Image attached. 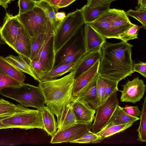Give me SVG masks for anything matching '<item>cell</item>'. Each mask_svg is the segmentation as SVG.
Wrapping results in <instances>:
<instances>
[{
    "label": "cell",
    "mask_w": 146,
    "mask_h": 146,
    "mask_svg": "<svg viewBox=\"0 0 146 146\" xmlns=\"http://www.w3.org/2000/svg\"><path fill=\"white\" fill-rule=\"evenodd\" d=\"M133 45L127 42L111 43L106 41L101 49L99 75L119 82L134 72L131 58Z\"/></svg>",
    "instance_id": "obj_1"
},
{
    "label": "cell",
    "mask_w": 146,
    "mask_h": 146,
    "mask_svg": "<svg viewBox=\"0 0 146 146\" xmlns=\"http://www.w3.org/2000/svg\"><path fill=\"white\" fill-rule=\"evenodd\" d=\"M74 75V70L60 78L39 82L38 86L44 96L45 104L57 119L63 108L73 98Z\"/></svg>",
    "instance_id": "obj_2"
},
{
    "label": "cell",
    "mask_w": 146,
    "mask_h": 146,
    "mask_svg": "<svg viewBox=\"0 0 146 146\" xmlns=\"http://www.w3.org/2000/svg\"><path fill=\"white\" fill-rule=\"evenodd\" d=\"M87 52L82 26L56 53L53 69L62 65L79 61Z\"/></svg>",
    "instance_id": "obj_3"
},
{
    "label": "cell",
    "mask_w": 146,
    "mask_h": 146,
    "mask_svg": "<svg viewBox=\"0 0 146 146\" xmlns=\"http://www.w3.org/2000/svg\"><path fill=\"white\" fill-rule=\"evenodd\" d=\"M0 94L16 101L26 107H32L41 110L45 106V98L38 86L24 83L19 88L3 89Z\"/></svg>",
    "instance_id": "obj_4"
},
{
    "label": "cell",
    "mask_w": 146,
    "mask_h": 146,
    "mask_svg": "<svg viewBox=\"0 0 146 146\" xmlns=\"http://www.w3.org/2000/svg\"><path fill=\"white\" fill-rule=\"evenodd\" d=\"M17 16L30 38L41 33H55L46 13L37 5L31 10Z\"/></svg>",
    "instance_id": "obj_5"
},
{
    "label": "cell",
    "mask_w": 146,
    "mask_h": 146,
    "mask_svg": "<svg viewBox=\"0 0 146 146\" xmlns=\"http://www.w3.org/2000/svg\"><path fill=\"white\" fill-rule=\"evenodd\" d=\"M84 24L81 9H77L67 14L54 35V50L55 55Z\"/></svg>",
    "instance_id": "obj_6"
},
{
    "label": "cell",
    "mask_w": 146,
    "mask_h": 146,
    "mask_svg": "<svg viewBox=\"0 0 146 146\" xmlns=\"http://www.w3.org/2000/svg\"><path fill=\"white\" fill-rule=\"evenodd\" d=\"M1 119L3 123L9 128L44 129L41 111L38 109H29L28 110L3 116Z\"/></svg>",
    "instance_id": "obj_7"
},
{
    "label": "cell",
    "mask_w": 146,
    "mask_h": 146,
    "mask_svg": "<svg viewBox=\"0 0 146 146\" xmlns=\"http://www.w3.org/2000/svg\"><path fill=\"white\" fill-rule=\"evenodd\" d=\"M117 92H114L109 96L96 109V115L91 126L93 132L97 133L104 128L108 123L119 104Z\"/></svg>",
    "instance_id": "obj_8"
},
{
    "label": "cell",
    "mask_w": 146,
    "mask_h": 146,
    "mask_svg": "<svg viewBox=\"0 0 146 146\" xmlns=\"http://www.w3.org/2000/svg\"><path fill=\"white\" fill-rule=\"evenodd\" d=\"M92 122L89 123H77L63 130L56 132L52 137L51 144L71 143L78 139L90 131Z\"/></svg>",
    "instance_id": "obj_9"
},
{
    "label": "cell",
    "mask_w": 146,
    "mask_h": 146,
    "mask_svg": "<svg viewBox=\"0 0 146 146\" xmlns=\"http://www.w3.org/2000/svg\"><path fill=\"white\" fill-rule=\"evenodd\" d=\"M104 14L111 26L114 38L119 39V35L133 24L123 10L110 9Z\"/></svg>",
    "instance_id": "obj_10"
},
{
    "label": "cell",
    "mask_w": 146,
    "mask_h": 146,
    "mask_svg": "<svg viewBox=\"0 0 146 146\" xmlns=\"http://www.w3.org/2000/svg\"><path fill=\"white\" fill-rule=\"evenodd\" d=\"M123 86V90L120 91V101L122 102L135 104L140 100L145 91L146 85L139 77L128 81Z\"/></svg>",
    "instance_id": "obj_11"
},
{
    "label": "cell",
    "mask_w": 146,
    "mask_h": 146,
    "mask_svg": "<svg viewBox=\"0 0 146 146\" xmlns=\"http://www.w3.org/2000/svg\"><path fill=\"white\" fill-rule=\"evenodd\" d=\"M0 34L6 44L9 46L15 42L19 31L23 25L17 16L6 13Z\"/></svg>",
    "instance_id": "obj_12"
},
{
    "label": "cell",
    "mask_w": 146,
    "mask_h": 146,
    "mask_svg": "<svg viewBox=\"0 0 146 146\" xmlns=\"http://www.w3.org/2000/svg\"><path fill=\"white\" fill-rule=\"evenodd\" d=\"M55 34H49L38 54L33 60H37L42 64L47 72L52 69L55 54L54 50V40Z\"/></svg>",
    "instance_id": "obj_13"
},
{
    "label": "cell",
    "mask_w": 146,
    "mask_h": 146,
    "mask_svg": "<svg viewBox=\"0 0 146 146\" xmlns=\"http://www.w3.org/2000/svg\"><path fill=\"white\" fill-rule=\"evenodd\" d=\"M84 39L87 52H94L101 50L106 41V38L89 23L84 24Z\"/></svg>",
    "instance_id": "obj_14"
},
{
    "label": "cell",
    "mask_w": 146,
    "mask_h": 146,
    "mask_svg": "<svg viewBox=\"0 0 146 146\" xmlns=\"http://www.w3.org/2000/svg\"><path fill=\"white\" fill-rule=\"evenodd\" d=\"M100 63L99 59L90 69L75 79L72 92L73 97L76 96L98 75Z\"/></svg>",
    "instance_id": "obj_15"
},
{
    "label": "cell",
    "mask_w": 146,
    "mask_h": 146,
    "mask_svg": "<svg viewBox=\"0 0 146 146\" xmlns=\"http://www.w3.org/2000/svg\"><path fill=\"white\" fill-rule=\"evenodd\" d=\"M77 123H89L94 120L96 110L73 97L70 103Z\"/></svg>",
    "instance_id": "obj_16"
},
{
    "label": "cell",
    "mask_w": 146,
    "mask_h": 146,
    "mask_svg": "<svg viewBox=\"0 0 146 146\" xmlns=\"http://www.w3.org/2000/svg\"><path fill=\"white\" fill-rule=\"evenodd\" d=\"M99 76V75L76 96L74 97L96 110L98 108L97 102V81Z\"/></svg>",
    "instance_id": "obj_17"
},
{
    "label": "cell",
    "mask_w": 146,
    "mask_h": 146,
    "mask_svg": "<svg viewBox=\"0 0 146 146\" xmlns=\"http://www.w3.org/2000/svg\"><path fill=\"white\" fill-rule=\"evenodd\" d=\"M30 38L23 26L19 31L15 42L10 47L19 55L22 54L30 58L31 55Z\"/></svg>",
    "instance_id": "obj_18"
},
{
    "label": "cell",
    "mask_w": 146,
    "mask_h": 146,
    "mask_svg": "<svg viewBox=\"0 0 146 146\" xmlns=\"http://www.w3.org/2000/svg\"><path fill=\"white\" fill-rule=\"evenodd\" d=\"M71 102L67 103L61 111L57 119V128L58 129L56 132L63 130L77 123L70 105Z\"/></svg>",
    "instance_id": "obj_19"
},
{
    "label": "cell",
    "mask_w": 146,
    "mask_h": 146,
    "mask_svg": "<svg viewBox=\"0 0 146 146\" xmlns=\"http://www.w3.org/2000/svg\"><path fill=\"white\" fill-rule=\"evenodd\" d=\"M101 57V50L94 52H87L81 58L75 68V79L82 73L90 69Z\"/></svg>",
    "instance_id": "obj_20"
},
{
    "label": "cell",
    "mask_w": 146,
    "mask_h": 146,
    "mask_svg": "<svg viewBox=\"0 0 146 146\" xmlns=\"http://www.w3.org/2000/svg\"><path fill=\"white\" fill-rule=\"evenodd\" d=\"M80 60L76 62L59 66L47 72L40 79V82L56 79L67 73L74 70Z\"/></svg>",
    "instance_id": "obj_21"
},
{
    "label": "cell",
    "mask_w": 146,
    "mask_h": 146,
    "mask_svg": "<svg viewBox=\"0 0 146 146\" xmlns=\"http://www.w3.org/2000/svg\"><path fill=\"white\" fill-rule=\"evenodd\" d=\"M0 73L13 78L24 82L26 78L25 74L12 64L5 58L0 56Z\"/></svg>",
    "instance_id": "obj_22"
},
{
    "label": "cell",
    "mask_w": 146,
    "mask_h": 146,
    "mask_svg": "<svg viewBox=\"0 0 146 146\" xmlns=\"http://www.w3.org/2000/svg\"><path fill=\"white\" fill-rule=\"evenodd\" d=\"M110 5L90 7L85 5L81 9L84 23H90L98 18L110 9Z\"/></svg>",
    "instance_id": "obj_23"
},
{
    "label": "cell",
    "mask_w": 146,
    "mask_h": 146,
    "mask_svg": "<svg viewBox=\"0 0 146 146\" xmlns=\"http://www.w3.org/2000/svg\"><path fill=\"white\" fill-rule=\"evenodd\" d=\"M40 110L42 113L44 130L52 137L56 133L57 128L54 114L47 106H45Z\"/></svg>",
    "instance_id": "obj_24"
},
{
    "label": "cell",
    "mask_w": 146,
    "mask_h": 146,
    "mask_svg": "<svg viewBox=\"0 0 146 146\" xmlns=\"http://www.w3.org/2000/svg\"><path fill=\"white\" fill-rule=\"evenodd\" d=\"M140 119L138 117H134L129 115L122 110L121 107L118 104L105 127L125 124L131 122H135Z\"/></svg>",
    "instance_id": "obj_25"
},
{
    "label": "cell",
    "mask_w": 146,
    "mask_h": 146,
    "mask_svg": "<svg viewBox=\"0 0 146 146\" xmlns=\"http://www.w3.org/2000/svg\"><path fill=\"white\" fill-rule=\"evenodd\" d=\"M104 13L89 24L106 38H114L111 26Z\"/></svg>",
    "instance_id": "obj_26"
},
{
    "label": "cell",
    "mask_w": 146,
    "mask_h": 146,
    "mask_svg": "<svg viewBox=\"0 0 146 146\" xmlns=\"http://www.w3.org/2000/svg\"><path fill=\"white\" fill-rule=\"evenodd\" d=\"M36 5L44 11L51 21L56 33L63 21L56 18V14L58 10L42 0L36 2Z\"/></svg>",
    "instance_id": "obj_27"
},
{
    "label": "cell",
    "mask_w": 146,
    "mask_h": 146,
    "mask_svg": "<svg viewBox=\"0 0 146 146\" xmlns=\"http://www.w3.org/2000/svg\"><path fill=\"white\" fill-rule=\"evenodd\" d=\"M5 58L17 69L29 75L39 83L40 82V80L34 73L29 66L20 56L10 55Z\"/></svg>",
    "instance_id": "obj_28"
},
{
    "label": "cell",
    "mask_w": 146,
    "mask_h": 146,
    "mask_svg": "<svg viewBox=\"0 0 146 146\" xmlns=\"http://www.w3.org/2000/svg\"><path fill=\"white\" fill-rule=\"evenodd\" d=\"M29 109L21 105H15L2 98L0 99V116L10 115Z\"/></svg>",
    "instance_id": "obj_29"
},
{
    "label": "cell",
    "mask_w": 146,
    "mask_h": 146,
    "mask_svg": "<svg viewBox=\"0 0 146 146\" xmlns=\"http://www.w3.org/2000/svg\"><path fill=\"white\" fill-rule=\"evenodd\" d=\"M131 122L127 123L113 125L104 127L96 133L101 138L102 141L105 138L123 131L131 127L134 123Z\"/></svg>",
    "instance_id": "obj_30"
},
{
    "label": "cell",
    "mask_w": 146,
    "mask_h": 146,
    "mask_svg": "<svg viewBox=\"0 0 146 146\" xmlns=\"http://www.w3.org/2000/svg\"><path fill=\"white\" fill-rule=\"evenodd\" d=\"M50 34H51L41 33L31 38V60H33L36 57L41 49L48 36Z\"/></svg>",
    "instance_id": "obj_31"
},
{
    "label": "cell",
    "mask_w": 146,
    "mask_h": 146,
    "mask_svg": "<svg viewBox=\"0 0 146 146\" xmlns=\"http://www.w3.org/2000/svg\"><path fill=\"white\" fill-rule=\"evenodd\" d=\"M140 122L139 127L137 130L138 133V141L146 142V98H144L143 108L140 116Z\"/></svg>",
    "instance_id": "obj_32"
},
{
    "label": "cell",
    "mask_w": 146,
    "mask_h": 146,
    "mask_svg": "<svg viewBox=\"0 0 146 146\" xmlns=\"http://www.w3.org/2000/svg\"><path fill=\"white\" fill-rule=\"evenodd\" d=\"M19 55L28 64L33 72L40 80V78L47 72L44 69L41 63L37 60H32L30 58L23 55Z\"/></svg>",
    "instance_id": "obj_33"
},
{
    "label": "cell",
    "mask_w": 146,
    "mask_h": 146,
    "mask_svg": "<svg viewBox=\"0 0 146 146\" xmlns=\"http://www.w3.org/2000/svg\"><path fill=\"white\" fill-rule=\"evenodd\" d=\"M101 77L104 84L103 102L113 93L119 90L117 86L119 82L107 78Z\"/></svg>",
    "instance_id": "obj_34"
},
{
    "label": "cell",
    "mask_w": 146,
    "mask_h": 146,
    "mask_svg": "<svg viewBox=\"0 0 146 146\" xmlns=\"http://www.w3.org/2000/svg\"><path fill=\"white\" fill-rule=\"evenodd\" d=\"M24 83L9 76L0 73V92L6 88L20 87Z\"/></svg>",
    "instance_id": "obj_35"
},
{
    "label": "cell",
    "mask_w": 146,
    "mask_h": 146,
    "mask_svg": "<svg viewBox=\"0 0 146 146\" xmlns=\"http://www.w3.org/2000/svg\"><path fill=\"white\" fill-rule=\"evenodd\" d=\"M143 27L133 24L125 32L119 35V39L121 41L127 42L129 40L138 38L139 32Z\"/></svg>",
    "instance_id": "obj_36"
},
{
    "label": "cell",
    "mask_w": 146,
    "mask_h": 146,
    "mask_svg": "<svg viewBox=\"0 0 146 146\" xmlns=\"http://www.w3.org/2000/svg\"><path fill=\"white\" fill-rule=\"evenodd\" d=\"M102 141L101 137L96 133L88 131L79 138L73 141L70 143H94Z\"/></svg>",
    "instance_id": "obj_37"
},
{
    "label": "cell",
    "mask_w": 146,
    "mask_h": 146,
    "mask_svg": "<svg viewBox=\"0 0 146 146\" xmlns=\"http://www.w3.org/2000/svg\"><path fill=\"white\" fill-rule=\"evenodd\" d=\"M126 15L133 17L139 21L144 29H146V9H139L134 11L130 9L125 12Z\"/></svg>",
    "instance_id": "obj_38"
},
{
    "label": "cell",
    "mask_w": 146,
    "mask_h": 146,
    "mask_svg": "<svg viewBox=\"0 0 146 146\" xmlns=\"http://www.w3.org/2000/svg\"><path fill=\"white\" fill-rule=\"evenodd\" d=\"M18 6L19 11L18 16L32 9L36 6V2L33 0H19Z\"/></svg>",
    "instance_id": "obj_39"
},
{
    "label": "cell",
    "mask_w": 146,
    "mask_h": 146,
    "mask_svg": "<svg viewBox=\"0 0 146 146\" xmlns=\"http://www.w3.org/2000/svg\"><path fill=\"white\" fill-rule=\"evenodd\" d=\"M97 102L98 107L103 102L104 94V84L102 77L99 75L97 81Z\"/></svg>",
    "instance_id": "obj_40"
},
{
    "label": "cell",
    "mask_w": 146,
    "mask_h": 146,
    "mask_svg": "<svg viewBox=\"0 0 146 146\" xmlns=\"http://www.w3.org/2000/svg\"><path fill=\"white\" fill-rule=\"evenodd\" d=\"M116 0H87L86 5L93 7L106 5H110L113 1Z\"/></svg>",
    "instance_id": "obj_41"
},
{
    "label": "cell",
    "mask_w": 146,
    "mask_h": 146,
    "mask_svg": "<svg viewBox=\"0 0 146 146\" xmlns=\"http://www.w3.org/2000/svg\"><path fill=\"white\" fill-rule=\"evenodd\" d=\"M122 110L129 115L134 117L140 116L141 111L139 107L137 106H130L125 108H122Z\"/></svg>",
    "instance_id": "obj_42"
},
{
    "label": "cell",
    "mask_w": 146,
    "mask_h": 146,
    "mask_svg": "<svg viewBox=\"0 0 146 146\" xmlns=\"http://www.w3.org/2000/svg\"><path fill=\"white\" fill-rule=\"evenodd\" d=\"M133 71L139 73L143 76L146 78V64L141 62L136 63L133 65Z\"/></svg>",
    "instance_id": "obj_43"
},
{
    "label": "cell",
    "mask_w": 146,
    "mask_h": 146,
    "mask_svg": "<svg viewBox=\"0 0 146 146\" xmlns=\"http://www.w3.org/2000/svg\"><path fill=\"white\" fill-rule=\"evenodd\" d=\"M76 0H62L59 3L58 8H60L65 7L70 5Z\"/></svg>",
    "instance_id": "obj_44"
},
{
    "label": "cell",
    "mask_w": 146,
    "mask_h": 146,
    "mask_svg": "<svg viewBox=\"0 0 146 146\" xmlns=\"http://www.w3.org/2000/svg\"><path fill=\"white\" fill-rule=\"evenodd\" d=\"M46 1L51 6L54 7L57 9H59L58 8V5L62 0H42Z\"/></svg>",
    "instance_id": "obj_45"
},
{
    "label": "cell",
    "mask_w": 146,
    "mask_h": 146,
    "mask_svg": "<svg viewBox=\"0 0 146 146\" xmlns=\"http://www.w3.org/2000/svg\"><path fill=\"white\" fill-rule=\"evenodd\" d=\"M66 17L65 13L63 12H58L56 14V19L60 21H63Z\"/></svg>",
    "instance_id": "obj_46"
},
{
    "label": "cell",
    "mask_w": 146,
    "mask_h": 146,
    "mask_svg": "<svg viewBox=\"0 0 146 146\" xmlns=\"http://www.w3.org/2000/svg\"><path fill=\"white\" fill-rule=\"evenodd\" d=\"M138 5L139 6L137 9H146V0H138Z\"/></svg>",
    "instance_id": "obj_47"
},
{
    "label": "cell",
    "mask_w": 146,
    "mask_h": 146,
    "mask_svg": "<svg viewBox=\"0 0 146 146\" xmlns=\"http://www.w3.org/2000/svg\"><path fill=\"white\" fill-rule=\"evenodd\" d=\"M15 0H0V5L2 6L5 9L8 7V4L10 3L11 1Z\"/></svg>",
    "instance_id": "obj_48"
},
{
    "label": "cell",
    "mask_w": 146,
    "mask_h": 146,
    "mask_svg": "<svg viewBox=\"0 0 146 146\" xmlns=\"http://www.w3.org/2000/svg\"><path fill=\"white\" fill-rule=\"evenodd\" d=\"M0 117V129H7L9 128V127L4 124L2 122L1 118L3 117Z\"/></svg>",
    "instance_id": "obj_49"
},
{
    "label": "cell",
    "mask_w": 146,
    "mask_h": 146,
    "mask_svg": "<svg viewBox=\"0 0 146 146\" xmlns=\"http://www.w3.org/2000/svg\"><path fill=\"white\" fill-rule=\"evenodd\" d=\"M5 44V42L2 38L0 34V44Z\"/></svg>",
    "instance_id": "obj_50"
},
{
    "label": "cell",
    "mask_w": 146,
    "mask_h": 146,
    "mask_svg": "<svg viewBox=\"0 0 146 146\" xmlns=\"http://www.w3.org/2000/svg\"><path fill=\"white\" fill-rule=\"evenodd\" d=\"M33 0L36 2H38V1H40L41 0Z\"/></svg>",
    "instance_id": "obj_51"
},
{
    "label": "cell",
    "mask_w": 146,
    "mask_h": 146,
    "mask_svg": "<svg viewBox=\"0 0 146 146\" xmlns=\"http://www.w3.org/2000/svg\"><path fill=\"white\" fill-rule=\"evenodd\" d=\"M2 116H0V117H2Z\"/></svg>",
    "instance_id": "obj_52"
}]
</instances>
